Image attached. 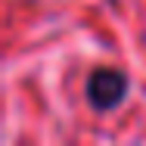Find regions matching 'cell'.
I'll use <instances>...</instances> for the list:
<instances>
[{
    "instance_id": "1",
    "label": "cell",
    "mask_w": 146,
    "mask_h": 146,
    "mask_svg": "<svg viewBox=\"0 0 146 146\" xmlns=\"http://www.w3.org/2000/svg\"><path fill=\"white\" fill-rule=\"evenodd\" d=\"M124 90H127V81L124 75H118L115 68H100L93 72L87 81V96L96 109H115L118 103L124 100Z\"/></svg>"
}]
</instances>
